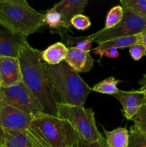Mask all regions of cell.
Returning a JSON list of instances; mask_svg holds the SVG:
<instances>
[{
	"instance_id": "12",
	"label": "cell",
	"mask_w": 146,
	"mask_h": 147,
	"mask_svg": "<svg viewBox=\"0 0 146 147\" xmlns=\"http://www.w3.org/2000/svg\"><path fill=\"white\" fill-rule=\"evenodd\" d=\"M0 147H37L27 131L0 127Z\"/></svg>"
},
{
	"instance_id": "1",
	"label": "cell",
	"mask_w": 146,
	"mask_h": 147,
	"mask_svg": "<svg viewBox=\"0 0 146 147\" xmlns=\"http://www.w3.org/2000/svg\"><path fill=\"white\" fill-rule=\"evenodd\" d=\"M42 51L31 45L24 47L19 53L22 83L34 96L44 113L57 116V102L53 90L47 64L41 57Z\"/></svg>"
},
{
	"instance_id": "29",
	"label": "cell",
	"mask_w": 146,
	"mask_h": 147,
	"mask_svg": "<svg viewBox=\"0 0 146 147\" xmlns=\"http://www.w3.org/2000/svg\"><path fill=\"white\" fill-rule=\"evenodd\" d=\"M139 83L140 85V88L139 90H141V91H143L145 93L146 98V74H145L143 77L140 79Z\"/></svg>"
},
{
	"instance_id": "3",
	"label": "cell",
	"mask_w": 146,
	"mask_h": 147,
	"mask_svg": "<svg viewBox=\"0 0 146 147\" xmlns=\"http://www.w3.org/2000/svg\"><path fill=\"white\" fill-rule=\"evenodd\" d=\"M47 70L58 103L84 107L92 90L77 72L64 61L57 65H47Z\"/></svg>"
},
{
	"instance_id": "26",
	"label": "cell",
	"mask_w": 146,
	"mask_h": 147,
	"mask_svg": "<svg viewBox=\"0 0 146 147\" xmlns=\"http://www.w3.org/2000/svg\"><path fill=\"white\" fill-rule=\"evenodd\" d=\"M75 147H108V146L106 143L105 139L103 136L97 142H90L84 140L78 136Z\"/></svg>"
},
{
	"instance_id": "17",
	"label": "cell",
	"mask_w": 146,
	"mask_h": 147,
	"mask_svg": "<svg viewBox=\"0 0 146 147\" xmlns=\"http://www.w3.org/2000/svg\"><path fill=\"white\" fill-rule=\"evenodd\" d=\"M105 141L108 147H128L130 133L125 127H119L107 131L102 127Z\"/></svg>"
},
{
	"instance_id": "23",
	"label": "cell",
	"mask_w": 146,
	"mask_h": 147,
	"mask_svg": "<svg viewBox=\"0 0 146 147\" xmlns=\"http://www.w3.org/2000/svg\"><path fill=\"white\" fill-rule=\"evenodd\" d=\"M130 121L141 133L146 136V103L140 107L137 113Z\"/></svg>"
},
{
	"instance_id": "18",
	"label": "cell",
	"mask_w": 146,
	"mask_h": 147,
	"mask_svg": "<svg viewBox=\"0 0 146 147\" xmlns=\"http://www.w3.org/2000/svg\"><path fill=\"white\" fill-rule=\"evenodd\" d=\"M120 82H122V80H117L115 78V77L112 76L104 79L97 84L94 85L92 90L97 93L113 96L119 91L117 84Z\"/></svg>"
},
{
	"instance_id": "20",
	"label": "cell",
	"mask_w": 146,
	"mask_h": 147,
	"mask_svg": "<svg viewBox=\"0 0 146 147\" xmlns=\"http://www.w3.org/2000/svg\"><path fill=\"white\" fill-rule=\"evenodd\" d=\"M123 10L146 17V0H120Z\"/></svg>"
},
{
	"instance_id": "10",
	"label": "cell",
	"mask_w": 146,
	"mask_h": 147,
	"mask_svg": "<svg viewBox=\"0 0 146 147\" xmlns=\"http://www.w3.org/2000/svg\"><path fill=\"white\" fill-rule=\"evenodd\" d=\"M123 106V114L127 120H131L139 109L146 103L145 95L143 91L137 90H120L113 95Z\"/></svg>"
},
{
	"instance_id": "24",
	"label": "cell",
	"mask_w": 146,
	"mask_h": 147,
	"mask_svg": "<svg viewBox=\"0 0 146 147\" xmlns=\"http://www.w3.org/2000/svg\"><path fill=\"white\" fill-rule=\"evenodd\" d=\"M70 24L77 30H86L91 26L92 23L87 16L82 14L74 16L70 21Z\"/></svg>"
},
{
	"instance_id": "2",
	"label": "cell",
	"mask_w": 146,
	"mask_h": 147,
	"mask_svg": "<svg viewBox=\"0 0 146 147\" xmlns=\"http://www.w3.org/2000/svg\"><path fill=\"white\" fill-rule=\"evenodd\" d=\"M27 132L37 147H75L78 137L67 121L44 113L33 117Z\"/></svg>"
},
{
	"instance_id": "25",
	"label": "cell",
	"mask_w": 146,
	"mask_h": 147,
	"mask_svg": "<svg viewBox=\"0 0 146 147\" xmlns=\"http://www.w3.org/2000/svg\"><path fill=\"white\" fill-rule=\"evenodd\" d=\"M129 52L134 60H139L146 55V46L143 43H137L129 48Z\"/></svg>"
},
{
	"instance_id": "21",
	"label": "cell",
	"mask_w": 146,
	"mask_h": 147,
	"mask_svg": "<svg viewBox=\"0 0 146 147\" xmlns=\"http://www.w3.org/2000/svg\"><path fill=\"white\" fill-rule=\"evenodd\" d=\"M44 24H47L51 28L58 29L60 27H63L66 29L62 14L52 8L49 9L44 14Z\"/></svg>"
},
{
	"instance_id": "4",
	"label": "cell",
	"mask_w": 146,
	"mask_h": 147,
	"mask_svg": "<svg viewBox=\"0 0 146 147\" xmlns=\"http://www.w3.org/2000/svg\"><path fill=\"white\" fill-rule=\"evenodd\" d=\"M44 18L25 0H0V25L11 32L27 37L44 25Z\"/></svg>"
},
{
	"instance_id": "28",
	"label": "cell",
	"mask_w": 146,
	"mask_h": 147,
	"mask_svg": "<svg viewBox=\"0 0 146 147\" xmlns=\"http://www.w3.org/2000/svg\"><path fill=\"white\" fill-rule=\"evenodd\" d=\"M102 56H105V57H109V58H115L117 59L120 56V53L117 51V49L115 48H111L109 50H105L103 53Z\"/></svg>"
},
{
	"instance_id": "27",
	"label": "cell",
	"mask_w": 146,
	"mask_h": 147,
	"mask_svg": "<svg viewBox=\"0 0 146 147\" xmlns=\"http://www.w3.org/2000/svg\"><path fill=\"white\" fill-rule=\"evenodd\" d=\"M92 42L87 37L82 41L77 42L75 47L80 50L90 52L92 49Z\"/></svg>"
},
{
	"instance_id": "15",
	"label": "cell",
	"mask_w": 146,
	"mask_h": 147,
	"mask_svg": "<svg viewBox=\"0 0 146 147\" xmlns=\"http://www.w3.org/2000/svg\"><path fill=\"white\" fill-rule=\"evenodd\" d=\"M142 33L134 34V35L125 36V37H118L108 41L103 42L98 44V46L92 50V53L102 57V55L105 50L111 48L124 49L129 47L137 43H141Z\"/></svg>"
},
{
	"instance_id": "30",
	"label": "cell",
	"mask_w": 146,
	"mask_h": 147,
	"mask_svg": "<svg viewBox=\"0 0 146 147\" xmlns=\"http://www.w3.org/2000/svg\"><path fill=\"white\" fill-rule=\"evenodd\" d=\"M141 43H143V45H145L146 46V30L143 32H142Z\"/></svg>"
},
{
	"instance_id": "19",
	"label": "cell",
	"mask_w": 146,
	"mask_h": 147,
	"mask_svg": "<svg viewBox=\"0 0 146 147\" xmlns=\"http://www.w3.org/2000/svg\"><path fill=\"white\" fill-rule=\"evenodd\" d=\"M123 13L124 10L121 5H117L113 7L106 16L104 27L102 30H109L117 25L123 20Z\"/></svg>"
},
{
	"instance_id": "13",
	"label": "cell",
	"mask_w": 146,
	"mask_h": 147,
	"mask_svg": "<svg viewBox=\"0 0 146 147\" xmlns=\"http://www.w3.org/2000/svg\"><path fill=\"white\" fill-rule=\"evenodd\" d=\"M64 62L77 73L89 72L94 65V60L90 52L80 50L76 47H68Z\"/></svg>"
},
{
	"instance_id": "14",
	"label": "cell",
	"mask_w": 146,
	"mask_h": 147,
	"mask_svg": "<svg viewBox=\"0 0 146 147\" xmlns=\"http://www.w3.org/2000/svg\"><path fill=\"white\" fill-rule=\"evenodd\" d=\"M87 4V0H62L56 3L52 9L62 14L66 29H69L72 19L77 14H82Z\"/></svg>"
},
{
	"instance_id": "6",
	"label": "cell",
	"mask_w": 146,
	"mask_h": 147,
	"mask_svg": "<svg viewBox=\"0 0 146 147\" xmlns=\"http://www.w3.org/2000/svg\"><path fill=\"white\" fill-rule=\"evenodd\" d=\"M146 30V17L124 10L122 21L115 27L109 30L101 29L97 32L88 36L92 42L100 43L125 36L140 34Z\"/></svg>"
},
{
	"instance_id": "22",
	"label": "cell",
	"mask_w": 146,
	"mask_h": 147,
	"mask_svg": "<svg viewBox=\"0 0 146 147\" xmlns=\"http://www.w3.org/2000/svg\"><path fill=\"white\" fill-rule=\"evenodd\" d=\"M128 147H146V136L133 125L130 129Z\"/></svg>"
},
{
	"instance_id": "11",
	"label": "cell",
	"mask_w": 146,
	"mask_h": 147,
	"mask_svg": "<svg viewBox=\"0 0 146 147\" xmlns=\"http://www.w3.org/2000/svg\"><path fill=\"white\" fill-rule=\"evenodd\" d=\"M22 83L18 58L0 57V88H7Z\"/></svg>"
},
{
	"instance_id": "8",
	"label": "cell",
	"mask_w": 146,
	"mask_h": 147,
	"mask_svg": "<svg viewBox=\"0 0 146 147\" xmlns=\"http://www.w3.org/2000/svg\"><path fill=\"white\" fill-rule=\"evenodd\" d=\"M33 117L10 105L0 102V127L12 130L27 131Z\"/></svg>"
},
{
	"instance_id": "16",
	"label": "cell",
	"mask_w": 146,
	"mask_h": 147,
	"mask_svg": "<svg viewBox=\"0 0 146 147\" xmlns=\"http://www.w3.org/2000/svg\"><path fill=\"white\" fill-rule=\"evenodd\" d=\"M68 47L62 42H56L42 51V60L48 65H57L65 60Z\"/></svg>"
},
{
	"instance_id": "5",
	"label": "cell",
	"mask_w": 146,
	"mask_h": 147,
	"mask_svg": "<svg viewBox=\"0 0 146 147\" xmlns=\"http://www.w3.org/2000/svg\"><path fill=\"white\" fill-rule=\"evenodd\" d=\"M57 117L67 121L80 138L90 142L100 140L99 131L92 109L57 103Z\"/></svg>"
},
{
	"instance_id": "9",
	"label": "cell",
	"mask_w": 146,
	"mask_h": 147,
	"mask_svg": "<svg viewBox=\"0 0 146 147\" xmlns=\"http://www.w3.org/2000/svg\"><path fill=\"white\" fill-rule=\"evenodd\" d=\"M30 45L27 36L13 33L0 25V57L18 58L20 50Z\"/></svg>"
},
{
	"instance_id": "7",
	"label": "cell",
	"mask_w": 146,
	"mask_h": 147,
	"mask_svg": "<svg viewBox=\"0 0 146 147\" xmlns=\"http://www.w3.org/2000/svg\"><path fill=\"white\" fill-rule=\"evenodd\" d=\"M0 102L10 105L34 117L44 113L42 108L22 83L7 88H0Z\"/></svg>"
}]
</instances>
